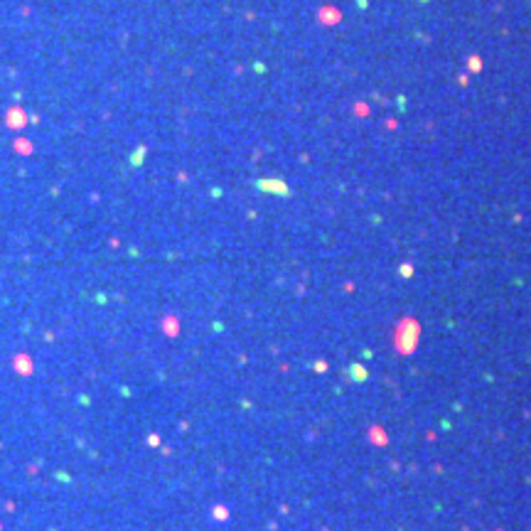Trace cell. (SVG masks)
Masks as SVG:
<instances>
[]
</instances>
